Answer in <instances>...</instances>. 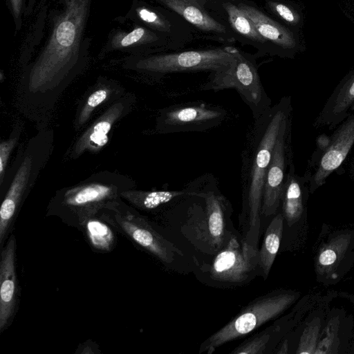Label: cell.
I'll use <instances>...</instances> for the list:
<instances>
[{"mask_svg":"<svg viewBox=\"0 0 354 354\" xmlns=\"http://www.w3.org/2000/svg\"><path fill=\"white\" fill-rule=\"evenodd\" d=\"M292 113L291 97H282L254 120L241 152L239 221L243 229L242 239L255 248H258L266 172L282 127Z\"/></svg>","mask_w":354,"mask_h":354,"instance_id":"6da1fadb","label":"cell"},{"mask_svg":"<svg viewBox=\"0 0 354 354\" xmlns=\"http://www.w3.org/2000/svg\"><path fill=\"white\" fill-rule=\"evenodd\" d=\"M92 1L57 0L48 16L46 10L48 32L32 66V77H63L85 64L91 45L86 28Z\"/></svg>","mask_w":354,"mask_h":354,"instance_id":"7a4b0ae2","label":"cell"},{"mask_svg":"<svg viewBox=\"0 0 354 354\" xmlns=\"http://www.w3.org/2000/svg\"><path fill=\"white\" fill-rule=\"evenodd\" d=\"M117 233L164 264H171L183 253L165 238L145 216L122 203L120 198L108 203L98 213Z\"/></svg>","mask_w":354,"mask_h":354,"instance_id":"3957f363","label":"cell"},{"mask_svg":"<svg viewBox=\"0 0 354 354\" xmlns=\"http://www.w3.org/2000/svg\"><path fill=\"white\" fill-rule=\"evenodd\" d=\"M239 49L232 46L191 50L174 53H159L132 56L130 66L157 77L183 72L209 71L215 73L229 67Z\"/></svg>","mask_w":354,"mask_h":354,"instance_id":"277c9868","label":"cell"},{"mask_svg":"<svg viewBox=\"0 0 354 354\" xmlns=\"http://www.w3.org/2000/svg\"><path fill=\"white\" fill-rule=\"evenodd\" d=\"M299 295L290 291H273L261 295L244 306L232 319L207 337L199 353H213L218 347L241 338L286 310Z\"/></svg>","mask_w":354,"mask_h":354,"instance_id":"5b68a950","label":"cell"},{"mask_svg":"<svg viewBox=\"0 0 354 354\" xmlns=\"http://www.w3.org/2000/svg\"><path fill=\"white\" fill-rule=\"evenodd\" d=\"M234 88L251 110L253 119H257L272 106V101L261 83L254 58L239 50L227 68L210 73L203 91H219Z\"/></svg>","mask_w":354,"mask_h":354,"instance_id":"8992f818","label":"cell"},{"mask_svg":"<svg viewBox=\"0 0 354 354\" xmlns=\"http://www.w3.org/2000/svg\"><path fill=\"white\" fill-rule=\"evenodd\" d=\"M119 198L118 189L104 184H91L58 194L49 205L47 216H55L78 230L88 218L97 215L108 203Z\"/></svg>","mask_w":354,"mask_h":354,"instance_id":"52a82bcc","label":"cell"},{"mask_svg":"<svg viewBox=\"0 0 354 354\" xmlns=\"http://www.w3.org/2000/svg\"><path fill=\"white\" fill-rule=\"evenodd\" d=\"M228 117L223 106L202 101L173 104L162 109L157 118L162 133L206 131L221 125Z\"/></svg>","mask_w":354,"mask_h":354,"instance_id":"ba28073f","label":"cell"},{"mask_svg":"<svg viewBox=\"0 0 354 354\" xmlns=\"http://www.w3.org/2000/svg\"><path fill=\"white\" fill-rule=\"evenodd\" d=\"M259 248L242 238L232 237L214 258L209 268L211 279L217 282L240 285L260 274Z\"/></svg>","mask_w":354,"mask_h":354,"instance_id":"9c48e42d","label":"cell"},{"mask_svg":"<svg viewBox=\"0 0 354 354\" xmlns=\"http://www.w3.org/2000/svg\"><path fill=\"white\" fill-rule=\"evenodd\" d=\"M291 126L292 115L282 127L266 172L261 204V216L265 217L277 214L281 205L288 169L293 162Z\"/></svg>","mask_w":354,"mask_h":354,"instance_id":"30bf717a","label":"cell"},{"mask_svg":"<svg viewBox=\"0 0 354 354\" xmlns=\"http://www.w3.org/2000/svg\"><path fill=\"white\" fill-rule=\"evenodd\" d=\"M133 24L145 26L169 39L178 48L192 39V28L173 11L145 0H133L124 17Z\"/></svg>","mask_w":354,"mask_h":354,"instance_id":"8fae6325","label":"cell"},{"mask_svg":"<svg viewBox=\"0 0 354 354\" xmlns=\"http://www.w3.org/2000/svg\"><path fill=\"white\" fill-rule=\"evenodd\" d=\"M322 140L324 145L319 147L321 156L308 181L310 193H313L323 185L328 177L346 158L354 145V114H351L342 121L329 138Z\"/></svg>","mask_w":354,"mask_h":354,"instance_id":"7c38bea8","label":"cell"},{"mask_svg":"<svg viewBox=\"0 0 354 354\" xmlns=\"http://www.w3.org/2000/svg\"><path fill=\"white\" fill-rule=\"evenodd\" d=\"M100 55L113 51L143 56L178 48L166 37L143 25L133 24L129 30H114L109 35Z\"/></svg>","mask_w":354,"mask_h":354,"instance_id":"4fadbf2b","label":"cell"},{"mask_svg":"<svg viewBox=\"0 0 354 354\" xmlns=\"http://www.w3.org/2000/svg\"><path fill=\"white\" fill-rule=\"evenodd\" d=\"M0 258V334L13 322L20 298L17 273V239L11 234L1 249Z\"/></svg>","mask_w":354,"mask_h":354,"instance_id":"5bb4252c","label":"cell"},{"mask_svg":"<svg viewBox=\"0 0 354 354\" xmlns=\"http://www.w3.org/2000/svg\"><path fill=\"white\" fill-rule=\"evenodd\" d=\"M173 11L199 32L221 41L234 42L235 37L227 27L209 13V0H153Z\"/></svg>","mask_w":354,"mask_h":354,"instance_id":"9a60e30c","label":"cell"},{"mask_svg":"<svg viewBox=\"0 0 354 354\" xmlns=\"http://www.w3.org/2000/svg\"><path fill=\"white\" fill-rule=\"evenodd\" d=\"M354 109V71L337 85L313 122L316 128L333 129Z\"/></svg>","mask_w":354,"mask_h":354,"instance_id":"2e32d148","label":"cell"},{"mask_svg":"<svg viewBox=\"0 0 354 354\" xmlns=\"http://www.w3.org/2000/svg\"><path fill=\"white\" fill-rule=\"evenodd\" d=\"M310 175L303 176L296 174L294 162L288 167L283 189L281 204L282 214L288 225L297 223L304 212V203L309 191Z\"/></svg>","mask_w":354,"mask_h":354,"instance_id":"e0dca14e","label":"cell"},{"mask_svg":"<svg viewBox=\"0 0 354 354\" xmlns=\"http://www.w3.org/2000/svg\"><path fill=\"white\" fill-rule=\"evenodd\" d=\"M237 6L252 21L258 33L266 41L283 50L295 48V38L288 29L254 6L243 2L239 3Z\"/></svg>","mask_w":354,"mask_h":354,"instance_id":"ac0fdd59","label":"cell"},{"mask_svg":"<svg viewBox=\"0 0 354 354\" xmlns=\"http://www.w3.org/2000/svg\"><path fill=\"white\" fill-rule=\"evenodd\" d=\"M27 168L21 169L0 208V250L11 235L24 194Z\"/></svg>","mask_w":354,"mask_h":354,"instance_id":"d6986e66","label":"cell"},{"mask_svg":"<svg viewBox=\"0 0 354 354\" xmlns=\"http://www.w3.org/2000/svg\"><path fill=\"white\" fill-rule=\"evenodd\" d=\"M194 195L198 196L196 179L190 181L180 190L160 189L137 192L130 194L129 199L136 207L142 211L151 212Z\"/></svg>","mask_w":354,"mask_h":354,"instance_id":"ffe728a7","label":"cell"},{"mask_svg":"<svg viewBox=\"0 0 354 354\" xmlns=\"http://www.w3.org/2000/svg\"><path fill=\"white\" fill-rule=\"evenodd\" d=\"M81 232L91 248L97 253L113 251L117 245L116 231L98 214L86 218L80 226Z\"/></svg>","mask_w":354,"mask_h":354,"instance_id":"44dd1931","label":"cell"},{"mask_svg":"<svg viewBox=\"0 0 354 354\" xmlns=\"http://www.w3.org/2000/svg\"><path fill=\"white\" fill-rule=\"evenodd\" d=\"M284 217L277 213L268 226L261 248L259 249L260 275L266 279L279 249Z\"/></svg>","mask_w":354,"mask_h":354,"instance_id":"7402d4cb","label":"cell"},{"mask_svg":"<svg viewBox=\"0 0 354 354\" xmlns=\"http://www.w3.org/2000/svg\"><path fill=\"white\" fill-rule=\"evenodd\" d=\"M221 6L234 32L248 40L252 45L263 46L268 43L258 33L252 21L237 5L230 1H222Z\"/></svg>","mask_w":354,"mask_h":354,"instance_id":"603a6c76","label":"cell"},{"mask_svg":"<svg viewBox=\"0 0 354 354\" xmlns=\"http://www.w3.org/2000/svg\"><path fill=\"white\" fill-rule=\"evenodd\" d=\"M268 6L279 17L286 23L295 25L299 21V16L297 12L288 6L274 1H268Z\"/></svg>","mask_w":354,"mask_h":354,"instance_id":"cb8c5ba5","label":"cell"},{"mask_svg":"<svg viewBox=\"0 0 354 354\" xmlns=\"http://www.w3.org/2000/svg\"><path fill=\"white\" fill-rule=\"evenodd\" d=\"M111 124L109 121L102 120L93 127L90 134V141L98 147H102L108 141L107 134L110 131Z\"/></svg>","mask_w":354,"mask_h":354,"instance_id":"d4e9b609","label":"cell"},{"mask_svg":"<svg viewBox=\"0 0 354 354\" xmlns=\"http://www.w3.org/2000/svg\"><path fill=\"white\" fill-rule=\"evenodd\" d=\"M10 10L15 24V32L20 30L24 17L25 0H5Z\"/></svg>","mask_w":354,"mask_h":354,"instance_id":"484cf974","label":"cell"},{"mask_svg":"<svg viewBox=\"0 0 354 354\" xmlns=\"http://www.w3.org/2000/svg\"><path fill=\"white\" fill-rule=\"evenodd\" d=\"M317 333L318 327L316 326H310L308 328V332L306 330L304 333V336L301 338L297 353H309L308 348L310 347L311 349H313L315 347V342L316 341Z\"/></svg>","mask_w":354,"mask_h":354,"instance_id":"4316f807","label":"cell"},{"mask_svg":"<svg viewBox=\"0 0 354 354\" xmlns=\"http://www.w3.org/2000/svg\"><path fill=\"white\" fill-rule=\"evenodd\" d=\"M337 257V254L333 248H328L320 253L318 262L322 267H330L335 263Z\"/></svg>","mask_w":354,"mask_h":354,"instance_id":"83f0119b","label":"cell"},{"mask_svg":"<svg viewBox=\"0 0 354 354\" xmlns=\"http://www.w3.org/2000/svg\"><path fill=\"white\" fill-rule=\"evenodd\" d=\"M107 96V93L105 90H98L92 93L88 100L87 104L91 107H95L101 104Z\"/></svg>","mask_w":354,"mask_h":354,"instance_id":"f1b7e54d","label":"cell"},{"mask_svg":"<svg viewBox=\"0 0 354 354\" xmlns=\"http://www.w3.org/2000/svg\"><path fill=\"white\" fill-rule=\"evenodd\" d=\"M10 145L7 143H2L1 145V155H0V174L3 175L4 167H6V159L8 152L10 151Z\"/></svg>","mask_w":354,"mask_h":354,"instance_id":"f546056e","label":"cell"},{"mask_svg":"<svg viewBox=\"0 0 354 354\" xmlns=\"http://www.w3.org/2000/svg\"><path fill=\"white\" fill-rule=\"evenodd\" d=\"M37 0H25L24 17L29 15L34 10Z\"/></svg>","mask_w":354,"mask_h":354,"instance_id":"4dcf8cb0","label":"cell"},{"mask_svg":"<svg viewBox=\"0 0 354 354\" xmlns=\"http://www.w3.org/2000/svg\"><path fill=\"white\" fill-rule=\"evenodd\" d=\"M351 174L354 176V159H353V162H351Z\"/></svg>","mask_w":354,"mask_h":354,"instance_id":"1f68e13d","label":"cell"}]
</instances>
